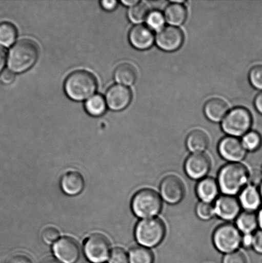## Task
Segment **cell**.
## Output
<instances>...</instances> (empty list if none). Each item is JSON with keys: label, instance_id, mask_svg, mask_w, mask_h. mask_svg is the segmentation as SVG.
Wrapping results in <instances>:
<instances>
[{"label": "cell", "instance_id": "31", "mask_svg": "<svg viewBox=\"0 0 262 263\" xmlns=\"http://www.w3.org/2000/svg\"><path fill=\"white\" fill-rule=\"evenodd\" d=\"M195 211L197 217L203 221L211 220L215 216L214 205L212 203L200 201L197 203Z\"/></svg>", "mask_w": 262, "mask_h": 263}, {"label": "cell", "instance_id": "37", "mask_svg": "<svg viewBox=\"0 0 262 263\" xmlns=\"http://www.w3.org/2000/svg\"><path fill=\"white\" fill-rule=\"evenodd\" d=\"M253 249L256 253L262 255V230L260 229L254 233Z\"/></svg>", "mask_w": 262, "mask_h": 263}, {"label": "cell", "instance_id": "27", "mask_svg": "<svg viewBox=\"0 0 262 263\" xmlns=\"http://www.w3.org/2000/svg\"><path fill=\"white\" fill-rule=\"evenodd\" d=\"M17 35L16 28L11 23H0V45L9 47L15 42Z\"/></svg>", "mask_w": 262, "mask_h": 263}, {"label": "cell", "instance_id": "44", "mask_svg": "<svg viewBox=\"0 0 262 263\" xmlns=\"http://www.w3.org/2000/svg\"><path fill=\"white\" fill-rule=\"evenodd\" d=\"M139 2L137 0H122V4L125 5V6L130 7L135 6V5H137Z\"/></svg>", "mask_w": 262, "mask_h": 263}, {"label": "cell", "instance_id": "36", "mask_svg": "<svg viewBox=\"0 0 262 263\" xmlns=\"http://www.w3.org/2000/svg\"><path fill=\"white\" fill-rule=\"evenodd\" d=\"M262 183V172L261 170L253 169L249 172L248 185L256 187H260Z\"/></svg>", "mask_w": 262, "mask_h": 263}, {"label": "cell", "instance_id": "6", "mask_svg": "<svg viewBox=\"0 0 262 263\" xmlns=\"http://www.w3.org/2000/svg\"><path fill=\"white\" fill-rule=\"evenodd\" d=\"M242 233L237 227L231 223H225L217 227L213 234L212 240L215 249L227 254L237 251L241 246Z\"/></svg>", "mask_w": 262, "mask_h": 263}, {"label": "cell", "instance_id": "14", "mask_svg": "<svg viewBox=\"0 0 262 263\" xmlns=\"http://www.w3.org/2000/svg\"><path fill=\"white\" fill-rule=\"evenodd\" d=\"M53 251L56 259L61 263H75L80 255L78 244L69 237L59 239L54 244Z\"/></svg>", "mask_w": 262, "mask_h": 263}, {"label": "cell", "instance_id": "28", "mask_svg": "<svg viewBox=\"0 0 262 263\" xmlns=\"http://www.w3.org/2000/svg\"><path fill=\"white\" fill-rule=\"evenodd\" d=\"M243 145L246 151L255 152L260 148L262 144V138L260 134L256 131H249L243 136Z\"/></svg>", "mask_w": 262, "mask_h": 263}, {"label": "cell", "instance_id": "11", "mask_svg": "<svg viewBox=\"0 0 262 263\" xmlns=\"http://www.w3.org/2000/svg\"><path fill=\"white\" fill-rule=\"evenodd\" d=\"M184 35L182 31L174 26H168L156 33L155 41L161 50L174 51L181 47L184 43Z\"/></svg>", "mask_w": 262, "mask_h": 263}, {"label": "cell", "instance_id": "43", "mask_svg": "<svg viewBox=\"0 0 262 263\" xmlns=\"http://www.w3.org/2000/svg\"><path fill=\"white\" fill-rule=\"evenodd\" d=\"M254 104L257 111L262 115V91L256 95Z\"/></svg>", "mask_w": 262, "mask_h": 263}, {"label": "cell", "instance_id": "19", "mask_svg": "<svg viewBox=\"0 0 262 263\" xmlns=\"http://www.w3.org/2000/svg\"><path fill=\"white\" fill-rule=\"evenodd\" d=\"M62 190L69 196H76L82 192L85 186L83 177L77 172H69L64 174L61 180Z\"/></svg>", "mask_w": 262, "mask_h": 263}, {"label": "cell", "instance_id": "3", "mask_svg": "<svg viewBox=\"0 0 262 263\" xmlns=\"http://www.w3.org/2000/svg\"><path fill=\"white\" fill-rule=\"evenodd\" d=\"M97 86V81L93 74L79 70L69 74L64 84V90L69 99L80 102L93 96Z\"/></svg>", "mask_w": 262, "mask_h": 263}, {"label": "cell", "instance_id": "8", "mask_svg": "<svg viewBox=\"0 0 262 263\" xmlns=\"http://www.w3.org/2000/svg\"><path fill=\"white\" fill-rule=\"evenodd\" d=\"M111 247L109 239L101 234H94L84 244V253L92 263H102L109 258Z\"/></svg>", "mask_w": 262, "mask_h": 263}, {"label": "cell", "instance_id": "16", "mask_svg": "<svg viewBox=\"0 0 262 263\" xmlns=\"http://www.w3.org/2000/svg\"><path fill=\"white\" fill-rule=\"evenodd\" d=\"M129 40L133 47L138 50H147L152 46L155 37L152 30L147 26L137 25L130 31Z\"/></svg>", "mask_w": 262, "mask_h": 263}, {"label": "cell", "instance_id": "39", "mask_svg": "<svg viewBox=\"0 0 262 263\" xmlns=\"http://www.w3.org/2000/svg\"><path fill=\"white\" fill-rule=\"evenodd\" d=\"M254 234H245L241 239V247L245 249L253 248Z\"/></svg>", "mask_w": 262, "mask_h": 263}, {"label": "cell", "instance_id": "46", "mask_svg": "<svg viewBox=\"0 0 262 263\" xmlns=\"http://www.w3.org/2000/svg\"><path fill=\"white\" fill-rule=\"evenodd\" d=\"M41 263H61L58 261V259L53 258V257H48V258L45 259L44 261Z\"/></svg>", "mask_w": 262, "mask_h": 263}, {"label": "cell", "instance_id": "18", "mask_svg": "<svg viewBox=\"0 0 262 263\" xmlns=\"http://www.w3.org/2000/svg\"><path fill=\"white\" fill-rule=\"evenodd\" d=\"M219 191L217 180L209 177L199 180L196 188V195L200 201L209 203L216 200Z\"/></svg>", "mask_w": 262, "mask_h": 263}, {"label": "cell", "instance_id": "2", "mask_svg": "<svg viewBox=\"0 0 262 263\" xmlns=\"http://www.w3.org/2000/svg\"><path fill=\"white\" fill-rule=\"evenodd\" d=\"M38 49L36 43L23 40L10 49L8 57V67L14 73H22L30 69L37 61Z\"/></svg>", "mask_w": 262, "mask_h": 263}, {"label": "cell", "instance_id": "21", "mask_svg": "<svg viewBox=\"0 0 262 263\" xmlns=\"http://www.w3.org/2000/svg\"><path fill=\"white\" fill-rule=\"evenodd\" d=\"M209 138L204 131L195 130L187 136L186 146L192 154L204 153L209 146Z\"/></svg>", "mask_w": 262, "mask_h": 263}, {"label": "cell", "instance_id": "1", "mask_svg": "<svg viewBox=\"0 0 262 263\" xmlns=\"http://www.w3.org/2000/svg\"><path fill=\"white\" fill-rule=\"evenodd\" d=\"M249 172L243 164L228 163L220 169L218 174V184L223 195L235 196L239 194L248 184Z\"/></svg>", "mask_w": 262, "mask_h": 263}, {"label": "cell", "instance_id": "45", "mask_svg": "<svg viewBox=\"0 0 262 263\" xmlns=\"http://www.w3.org/2000/svg\"><path fill=\"white\" fill-rule=\"evenodd\" d=\"M258 228L262 230V206L260 210H258L257 214Z\"/></svg>", "mask_w": 262, "mask_h": 263}, {"label": "cell", "instance_id": "24", "mask_svg": "<svg viewBox=\"0 0 262 263\" xmlns=\"http://www.w3.org/2000/svg\"><path fill=\"white\" fill-rule=\"evenodd\" d=\"M137 71L129 63H123L117 67L114 72V78L117 83L123 86H132L137 79Z\"/></svg>", "mask_w": 262, "mask_h": 263}, {"label": "cell", "instance_id": "41", "mask_svg": "<svg viewBox=\"0 0 262 263\" xmlns=\"http://www.w3.org/2000/svg\"><path fill=\"white\" fill-rule=\"evenodd\" d=\"M100 3H101L103 9L107 10V11H112V10H114L117 5V2L115 1V0H112V1L104 0V1H102Z\"/></svg>", "mask_w": 262, "mask_h": 263}, {"label": "cell", "instance_id": "30", "mask_svg": "<svg viewBox=\"0 0 262 263\" xmlns=\"http://www.w3.org/2000/svg\"><path fill=\"white\" fill-rule=\"evenodd\" d=\"M165 22V17L157 10L149 13L148 17L146 18L147 27L151 30L157 31V32L164 28Z\"/></svg>", "mask_w": 262, "mask_h": 263}, {"label": "cell", "instance_id": "38", "mask_svg": "<svg viewBox=\"0 0 262 263\" xmlns=\"http://www.w3.org/2000/svg\"><path fill=\"white\" fill-rule=\"evenodd\" d=\"M0 80L5 84H12L15 80V74L10 69H6L2 72L0 76Z\"/></svg>", "mask_w": 262, "mask_h": 263}, {"label": "cell", "instance_id": "33", "mask_svg": "<svg viewBox=\"0 0 262 263\" xmlns=\"http://www.w3.org/2000/svg\"><path fill=\"white\" fill-rule=\"evenodd\" d=\"M59 238H60V233L58 229L54 227H48L44 229L41 234V238L47 245L55 243Z\"/></svg>", "mask_w": 262, "mask_h": 263}, {"label": "cell", "instance_id": "47", "mask_svg": "<svg viewBox=\"0 0 262 263\" xmlns=\"http://www.w3.org/2000/svg\"><path fill=\"white\" fill-rule=\"evenodd\" d=\"M171 3H175V4H182L185 3V1H182V0H171Z\"/></svg>", "mask_w": 262, "mask_h": 263}, {"label": "cell", "instance_id": "42", "mask_svg": "<svg viewBox=\"0 0 262 263\" xmlns=\"http://www.w3.org/2000/svg\"><path fill=\"white\" fill-rule=\"evenodd\" d=\"M7 54L4 48L0 46V73L4 69L5 63H6Z\"/></svg>", "mask_w": 262, "mask_h": 263}, {"label": "cell", "instance_id": "23", "mask_svg": "<svg viewBox=\"0 0 262 263\" xmlns=\"http://www.w3.org/2000/svg\"><path fill=\"white\" fill-rule=\"evenodd\" d=\"M164 17L171 25L179 26L185 22L187 18V10L182 4L171 3L166 7Z\"/></svg>", "mask_w": 262, "mask_h": 263}, {"label": "cell", "instance_id": "9", "mask_svg": "<svg viewBox=\"0 0 262 263\" xmlns=\"http://www.w3.org/2000/svg\"><path fill=\"white\" fill-rule=\"evenodd\" d=\"M162 199L169 204H177L183 199L185 187L183 182L174 175H168L164 178L160 184Z\"/></svg>", "mask_w": 262, "mask_h": 263}, {"label": "cell", "instance_id": "29", "mask_svg": "<svg viewBox=\"0 0 262 263\" xmlns=\"http://www.w3.org/2000/svg\"><path fill=\"white\" fill-rule=\"evenodd\" d=\"M149 9L143 2H139L135 6L131 7L128 15L131 22L134 23H139L146 20L149 14Z\"/></svg>", "mask_w": 262, "mask_h": 263}, {"label": "cell", "instance_id": "7", "mask_svg": "<svg viewBox=\"0 0 262 263\" xmlns=\"http://www.w3.org/2000/svg\"><path fill=\"white\" fill-rule=\"evenodd\" d=\"M252 123V117L248 109L237 107L226 115L223 120L221 127L228 136L240 137L248 133Z\"/></svg>", "mask_w": 262, "mask_h": 263}, {"label": "cell", "instance_id": "25", "mask_svg": "<svg viewBox=\"0 0 262 263\" xmlns=\"http://www.w3.org/2000/svg\"><path fill=\"white\" fill-rule=\"evenodd\" d=\"M107 102L104 97L99 95H93L87 100L85 108L89 115L92 117H99L107 110Z\"/></svg>", "mask_w": 262, "mask_h": 263}, {"label": "cell", "instance_id": "20", "mask_svg": "<svg viewBox=\"0 0 262 263\" xmlns=\"http://www.w3.org/2000/svg\"><path fill=\"white\" fill-rule=\"evenodd\" d=\"M228 107L224 100L214 98L206 102L204 113L206 117L213 122H219L228 114Z\"/></svg>", "mask_w": 262, "mask_h": 263}, {"label": "cell", "instance_id": "26", "mask_svg": "<svg viewBox=\"0 0 262 263\" xmlns=\"http://www.w3.org/2000/svg\"><path fill=\"white\" fill-rule=\"evenodd\" d=\"M129 263H153L154 255L150 249L143 246L133 247L129 254Z\"/></svg>", "mask_w": 262, "mask_h": 263}, {"label": "cell", "instance_id": "49", "mask_svg": "<svg viewBox=\"0 0 262 263\" xmlns=\"http://www.w3.org/2000/svg\"><path fill=\"white\" fill-rule=\"evenodd\" d=\"M261 172H262V165H261Z\"/></svg>", "mask_w": 262, "mask_h": 263}, {"label": "cell", "instance_id": "4", "mask_svg": "<svg viewBox=\"0 0 262 263\" xmlns=\"http://www.w3.org/2000/svg\"><path fill=\"white\" fill-rule=\"evenodd\" d=\"M163 201L156 191L149 188L140 190L132 198L133 213L141 220L156 218L161 212Z\"/></svg>", "mask_w": 262, "mask_h": 263}, {"label": "cell", "instance_id": "15", "mask_svg": "<svg viewBox=\"0 0 262 263\" xmlns=\"http://www.w3.org/2000/svg\"><path fill=\"white\" fill-rule=\"evenodd\" d=\"M132 98V92L128 87L116 84L108 89L105 100L109 109L114 111H120L130 105Z\"/></svg>", "mask_w": 262, "mask_h": 263}, {"label": "cell", "instance_id": "22", "mask_svg": "<svg viewBox=\"0 0 262 263\" xmlns=\"http://www.w3.org/2000/svg\"><path fill=\"white\" fill-rule=\"evenodd\" d=\"M235 220V226L242 234H254L258 228L257 215L254 212L243 211Z\"/></svg>", "mask_w": 262, "mask_h": 263}, {"label": "cell", "instance_id": "40", "mask_svg": "<svg viewBox=\"0 0 262 263\" xmlns=\"http://www.w3.org/2000/svg\"><path fill=\"white\" fill-rule=\"evenodd\" d=\"M8 263H33L29 257L23 254H16L10 259Z\"/></svg>", "mask_w": 262, "mask_h": 263}, {"label": "cell", "instance_id": "5", "mask_svg": "<svg viewBox=\"0 0 262 263\" xmlns=\"http://www.w3.org/2000/svg\"><path fill=\"white\" fill-rule=\"evenodd\" d=\"M166 235V227L157 217L143 219L136 226L135 236L140 246L151 249L157 247Z\"/></svg>", "mask_w": 262, "mask_h": 263}, {"label": "cell", "instance_id": "12", "mask_svg": "<svg viewBox=\"0 0 262 263\" xmlns=\"http://www.w3.org/2000/svg\"><path fill=\"white\" fill-rule=\"evenodd\" d=\"M209 157L204 153L192 154L185 162L184 170L192 180H200L207 177L210 170Z\"/></svg>", "mask_w": 262, "mask_h": 263}, {"label": "cell", "instance_id": "32", "mask_svg": "<svg viewBox=\"0 0 262 263\" xmlns=\"http://www.w3.org/2000/svg\"><path fill=\"white\" fill-rule=\"evenodd\" d=\"M249 80L254 88L262 91V64L255 66L251 69Z\"/></svg>", "mask_w": 262, "mask_h": 263}, {"label": "cell", "instance_id": "13", "mask_svg": "<svg viewBox=\"0 0 262 263\" xmlns=\"http://www.w3.org/2000/svg\"><path fill=\"white\" fill-rule=\"evenodd\" d=\"M214 205L215 216L226 221L236 220L242 208L235 196L227 195L218 197Z\"/></svg>", "mask_w": 262, "mask_h": 263}, {"label": "cell", "instance_id": "35", "mask_svg": "<svg viewBox=\"0 0 262 263\" xmlns=\"http://www.w3.org/2000/svg\"><path fill=\"white\" fill-rule=\"evenodd\" d=\"M223 263H247L245 255L240 251H235L225 254Z\"/></svg>", "mask_w": 262, "mask_h": 263}, {"label": "cell", "instance_id": "48", "mask_svg": "<svg viewBox=\"0 0 262 263\" xmlns=\"http://www.w3.org/2000/svg\"><path fill=\"white\" fill-rule=\"evenodd\" d=\"M259 192H260L261 199H262V183L260 185V187H258Z\"/></svg>", "mask_w": 262, "mask_h": 263}, {"label": "cell", "instance_id": "17", "mask_svg": "<svg viewBox=\"0 0 262 263\" xmlns=\"http://www.w3.org/2000/svg\"><path fill=\"white\" fill-rule=\"evenodd\" d=\"M245 211L255 213L261 208L262 199L258 187L247 185L239 193L238 198Z\"/></svg>", "mask_w": 262, "mask_h": 263}, {"label": "cell", "instance_id": "10", "mask_svg": "<svg viewBox=\"0 0 262 263\" xmlns=\"http://www.w3.org/2000/svg\"><path fill=\"white\" fill-rule=\"evenodd\" d=\"M218 152L220 157L231 163H238L245 158L246 151L239 139L228 136L223 138L218 144Z\"/></svg>", "mask_w": 262, "mask_h": 263}, {"label": "cell", "instance_id": "34", "mask_svg": "<svg viewBox=\"0 0 262 263\" xmlns=\"http://www.w3.org/2000/svg\"><path fill=\"white\" fill-rule=\"evenodd\" d=\"M109 263H129V257L125 250L115 248L112 250L109 257Z\"/></svg>", "mask_w": 262, "mask_h": 263}]
</instances>
